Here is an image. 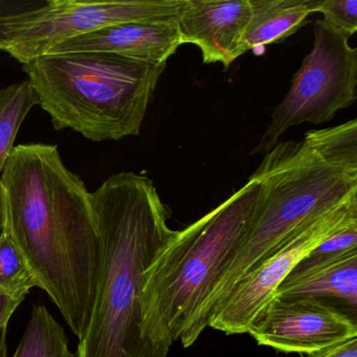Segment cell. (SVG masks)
I'll return each instance as SVG.
<instances>
[{"instance_id": "5", "label": "cell", "mask_w": 357, "mask_h": 357, "mask_svg": "<svg viewBox=\"0 0 357 357\" xmlns=\"http://www.w3.org/2000/svg\"><path fill=\"white\" fill-rule=\"evenodd\" d=\"M166 66L85 52L47 54L22 70L56 130L104 142L139 135Z\"/></svg>"}, {"instance_id": "13", "label": "cell", "mask_w": 357, "mask_h": 357, "mask_svg": "<svg viewBox=\"0 0 357 357\" xmlns=\"http://www.w3.org/2000/svg\"><path fill=\"white\" fill-rule=\"evenodd\" d=\"M250 22L243 37L244 52L279 43L298 32L317 0H250Z\"/></svg>"}, {"instance_id": "12", "label": "cell", "mask_w": 357, "mask_h": 357, "mask_svg": "<svg viewBox=\"0 0 357 357\" xmlns=\"http://www.w3.org/2000/svg\"><path fill=\"white\" fill-rule=\"evenodd\" d=\"M275 296L335 298L356 312L357 250L309 268L292 271Z\"/></svg>"}, {"instance_id": "17", "label": "cell", "mask_w": 357, "mask_h": 357, "mask_svg": "<svg viewBox=\"0 0 357 357\" xmlns=\"http://www.w3.org/2000/svg\"><path fill=\"white\" fill-rule=\"evenodd\" d=\"M47 3L49 0H0V51L8 52L14 33Z\"/></svg>"}, {"instance_id": "18", "label": "cell", "mask_w": 357, "mask_h": 357, "mask_svg": "<svg viewBox=\"0 0 357 357\" xmlns=\"http://www.w3.org/2000/svg\"><path fill=\"white\" fill-rule=\"evenodd\" d=\"M353 250H357V222L340 229L321 242L304 257L292 271L309 268L332 259L338 258Z\"/></svg>"}, {"instance_id": "6", "label": "cell", "mask_w": 357, "mask_h": 357, "mask_svg": "<svg viewBox=\"0 0 357 357\" xmlns=\"http://www.w3.org/2000/svg\"><path fill=\"white\" fill-rule=\"evenodd\" d=\"M310 53L294 75L287 95L275 108L271 121L252 154H266L294 126L321 125L333 120L357 99V50L349 37L324 22L314 24Z\"/></svg>"}, {"instance_id": "1", "label": "cell", "mask_w": 357, "mask_h": 357, "mask_svg": "<svg viewBox=\"0 0 357 357\" xmlns=\"http://www.w3.org/2000/svg\"><path fill=\"white\" fill-rule=\"evenodd\" d=\"M0 231L80 340L93 314L101 244L91 193L57 146L13 148L0 177Z\"/></svg>"}, {"instance_id": "9", "label": "cell", "mask_w": 357, "mask_h": 357, "mask_svg": "<svg viewBox=\"0 0 357 357\" xmlns=\"http://www.w3.org/2000/svg\"><path fill=\"white\" fill-rule=\"evenodd\" d=\"M248 333L260 346L305 354L356 338V317L321 298L273 296Z\"/></svg>"}, {"instance_id": "16", "label": "cell", "mask_w": 357, "mask_h": 357, "mask_svg": "<svg viewBox=\"0 0 357 357\" xmlns=\"http://www.w3.org/2000/svg\"><path fill=\"white\" fill-rule=\"evenodd\" d=\"M38 282L17 246L0 231V294L24 302Z\"/></svg>"}, {"instance_id": "22", "label": "cell", "mask_w": 357, "mask_h": 357, "mask_svg": "<svg viewBox=\"0 0 357 357\" xmlns=\"http://www.w3.org/2000/svg\"><path fill=\"white\" fill-rule=\"evenodd\" d=\"M8 329L0 333V357L8 356Z\"/></svg>"}, {"instance_id": "11", "label": "cell", "mask_w": 357, "mask_h": 357, "mask_svg": "<svg viewBox=\"0 0 357 357\" xmlns=\"http://www.w3.org/2000/svg\"><path fill=\"white\" fill-rule=\"evenodd\" d=\"M181 45L177 22H127L75 37L47 54L99 52L162 64L167 63Z\"/></svg>"}, {"instance_id": "4", "label": "cell", "mask_w": 357, "mask_h": 357, "mask_svg": "<svg viewBox=\"0 0 357 357\" xmlns=\"http://www.w3.org/2000/svg\"><path fill=\"white\" fill-rule=\"evenodd\" d=\"M260 188L250 177L220 206L177 231L146 271L142 340L150 357H167L225 275L254 225Z\"/></svg>"}, {"instance_id": "21", "label": "cell", "mask_w": 357, "mask_h": 357, "mask_svg": "<svg viewBox=\"0 0 357 357\" xmlns=\"http://www.w3.org/2000/svg\"><path fill=\"white\" fill-rule=\"evenodd\" d=\"M22 303V301L0 294V333L8 329L10 319Z\"/></svg>"}, {"instance_id": "8", "label": "cell", "mask_w": 357, "mask_h": 357, "mask_svg": "<svg viewBox=\"0 0 357 357\" xmlns=\"http://www.w3.org/2000/svg\"><path fill=\"white\" fill-rule=\"evenodd\" d=\"M183 0H49L14 33L7 53L26 64L75 37L127 22H174Z\"/></svg>"}, {"instance_id": "10", "label": "cell", "mask_w": 357, "mask_h": 357, "mask_svg": "<svg viewBox=\"0 0 357 357\" xmlns=\"http://www.w3.org/2000/svg\"><path fill=\"white\" fill-rule=\"evenodd\" d=\"M250 0H183L177 20L181 45H196L204 63L229 68L243 55Z\"/></svg>"}, {"instance_id": "2", "label": "cell", "mask_w": 357, "mask_h": 357, "mask_svg": "<svg viewBox=\"0 0 357 357\" xmlns=\"http://www.w3.org/2000/svg\"><path fill=\"white\" fill-rule=\"evenodd\" d=\"M252 178L261 183L256 218L220 281L181 336L193 346L236 282L307 221L357 196V121L278 142Z\"/></svg>"}, {"instance_id": "15", "label": "cell", "mask_w": 357, "mask_h": 357, "mask_svg": "<svg viewBox=\"0 0 357 357\" xmlns=\"http://www.w3.org/2000/svg\"><path fill=\"white\" fill-rule=\"evenodd\" d=\"M38 97L28 80L0 91V177L14 148L18 131Z\"/></svg>"}, {"instance_id": "3", "label": "cell", "mask_w": 357, "mask_h": 357, "mask_svg": "<svg viewBox=\"0 0 357 357\" xmlns=\"http://www.w3.org/2000/svg\"><path fill=\"white\" fill-rule=\"evenodd\" d=\"M101 269L93 314L75 357H150L142 340L144 275L177 231L153 181L135 172L108 177L93 193Z\"/></svg>"}, {"instance_id": "19", "label": "cell", "mask_w": 357, "mask_h": 357, "mask_svg": "<svg viewBox=\"0 0 357 357\" xmlns=\"http://www.w3.org/2000/svg\"><path fill=\"white\" fill-rule=\"evenodd\" d=\"M314 12L349 38L357 32V0H317Z\"/></svg>"}, {"instance_id": "20", "label": "cell", "mask_w": 357, "mask_h": 357, "mask_svg": "<svg viewBox=\"0 0 357 357\" xmlns=\"http://www.w3.org/2000/svg\"><path fill=\"white\" fill-rule=\"evenodd\" d=\"M301 357H357V337L332 344L321 350L301 354Z\"/></svg>"}, {"instance_id": "14", "label": "cell", "mask_w": 357, "mask_h": 357, "mask_svg": "<svg viewBox=\"0 0 357 357\" xmlns=\"http://www.w3.org/2000/svg\"><path fill=\"white\" fill-rule=\"evenodd\" d=\"M12 357H75L64 328L45 305H34L24 335Z\"/></svg>"}, {"instance_id": "7", "label": "cell", "mask_w": 357, "mask_h": 357, "mask_svg": "<svg viewBox=\"0 0 357 357\" xmlns=\"http://www.w3.org/2000/svg\"><path fill=\"white\" fill-rule=\"evenodd\" d=\"M357 222V196L292 231L268 256L242 275L208 319L227 335L248 333L257 313L275 296L298 262L340 229Z\"/></svg>"}]
</instances>
